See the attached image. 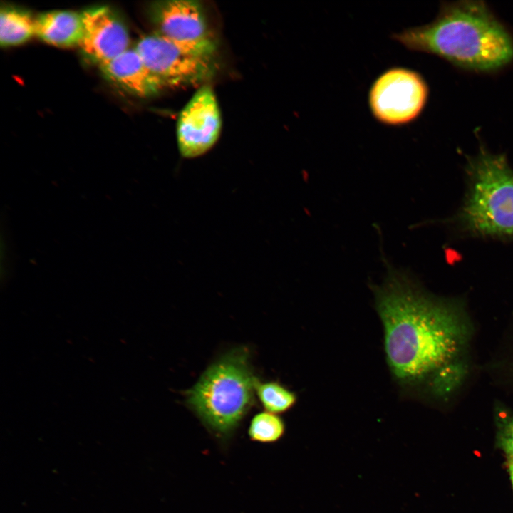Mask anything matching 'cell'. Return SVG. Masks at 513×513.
Instances as JSON below:
<instances>
[{
	"label": "cell",
	"instance_id": "14",
	"mask_svg": "<svg viewBox=\"0 0 513 513\" xmlns=\"http://www.w3.org/2000/svg\"><path fill=\"white\" fill-rule=\"evenodd\" d=\"M285 432V424L278 414L268 411L254 415L248 428L249 438L260 443H273L280 440Z\"/></svg>",
	"mask_w": 513,
	"mask_h": 513
},
{
	"label": "cell",
	"instance_id": "12",
	"mask_svg": "<svg viewBox=\"0 0 513 513\" xmlns=\"http://www.w3.org/2000/svg\"><path fill=\"white\" fill-rule=\"evenodd\" d=\"M36 35L35 19L23 10L3 7L0 13V43L2 46L21 44Z\"/></svg>",
	"mask_w": 513,
	"mask_h": 513
},
{
	"label": "cell",
	"instance_id": "13",
	"mask_svg": "<svg viewBox=\"0 0 513 513\" xmlns=\"http://www.w3.org/2000/svg\"><path fill=\"white\" fill-rule=\"evenodd\" d=\"M255 393L266 411L276 414L289 410L297 401L294 392L276 381L261 383L258 380Z\"/></svg>",
	"mask_w": 513,
	"mask_h": 513
},
{
	"label": "cell",
	"instance_id": "4",
	"mask_svg": "<svg viewBox=\"0 0 513 513\" xmlns=\"http://www.w3.org/2000/svg\"><path fill=\"white\" fill-rule=\"evenodd\" d=\"M249 353L246 348L227 353L186 393L189 407L221 440L232 435L254 403L258 379L251 369Z\"/></svg>",
	"mask_w": 513,
	"mask_h": 513
},
{
	"label": "cell",
	"instance_id": "9",
	"mask_svg": "<svg viewBox=\"0 0 513 513\" xmlns=\"http://www.w3.org/2000/svg\"><path fill=\"white\" fill-rule=\"evenodd\" d=\"M83 17V35L79 46L90 60L100 65L129 48L127 29L108 7L86 10Z\"/></svg>",
	"mask_w": 513,
	"mask_h": 513
},
{
	"label": "cell",
	"instance_id": "11",
	"mask_svg": "<svg viewBox=\"0 0 513 513\" xmlns=\"http://www.w3.org/2000/svg\"><path fill=\"white\" fill-rule=\"evenodd\" d=\"M83 28V13L72 11L46 12L35 19L36 35L58 47L80 46Z\"/></svg>",
	"mask_w": 513,
	"mask_h": 513
},
{
	"label": "cell",
	"instance_id": "5",
	"mask_svg": "<svg viewBox=\"0 0 513 513\" xmlns=\"http://www.w3.org/2000/svg\"><path fill=\"white\" fill-rule=\"evenodd\" d=\"M429 87L418 71L403 66L383 71L372 83L368 104L376 121L399 127L415 121L428 100Z\"/></svg>",
	"mask_w": 513,
	"mask_h": 513
},
{
	"label": "cell",
	"instance_id": "10",
	"mask_svg": "<svg viewBox=\"0 0 513 513\" xmlns=\"http://www.w3.org/2000/svg\"><path fill=\"white\" fill-rule=\"evenodd\" d=\"M99 66L107 79L133 95L148 97L165 88L147 67L135 48H128Z\"/></svg>",
	"mask_w": 513,
	"mask_h": 513
},
{
	"label": "cell",
	"instance_id": "1",
	"mask_svg": "<svg viewBox=\"0 0 513 513\" xmlns=\"http://www.w3.org/2000/svg\"><path fill=\"white\" fill-rule=\"evenodd\" d=\"M386 265L373 292L391 376L404 391L445 396L466 373L470 324L455 303L430 295L410 273Z\"/></svg>",
	"mask_w": 513,
	"mask_h": 513
},
{
	"label": "cell",
	"instance_id": "16",
	"mask_svg": "<svg viewBox=\"0 0 513 513\" xmlns=\"http://www.w3.org/2000/svg\"><path fill=\"white\" fill-rule=\"evenodd\" d=\"M509 472L513 487V458H510L509 460Z\"/></svg>",
	"mask_w": 513,
	"mask_h": 513
},
{
	"label": "cell",
	"instance_id": "6",
	"mask_svg": "<svg viewBox=\"0 0 513 513\" xmlns=\"http://www.w3.org/2000/svg\"><path fill=\"white\" fill-rule=\"evenodd\" d=\"M135 48L165 87L199 85L216 71L214 56L185 48L155 32L140 38Z\"/></svg>",
	"mask_w": 513,
	"mask_h": 513
},
{
	"label": "cell",
	"instance_id": "7",
	"mask_svg": "<svg viewBox=\"0 0 513 513\" xmlns=\"http://www.w3.org/2000/svg\"><path fill=\"white\" fill-rule=\"evenodd\" d=\"M150 14L156 33L185 48L214 56L216 41L200 1H156L150 6Z\"/></svg>",
	"mask_w": 513,
	"mask_h": 513
},
{
	"label": "cell",
	"instance_id": "8",
	"mask_svg": "<svg viewBox=\"0 0 513 513\" xmlns=\"http://www.w3.org/2000/svg\"><path fill=\"white\" fill-rule=\"evenodd\" d=\"M177 142L180 155L195 158L207 152L217 142L222 129V117L214 92L202 85L179 113Z\"/></svg>",
	"mask_w": 513,
	"mask_h": 513
},
{
	"label": "cell",
	"instance_id": "15",
	"mask_svg": "<svg viewBox=\"0 0 513 513\" xmlns=\"http://www.w3.org/2000/svg\"><path fill=\"white\" fill-rule=\"evenodd\" d=\"M499 441L503 450L513 458V417L507 418L502 422Z\"/></svg>",
	"mask_w": 513,
	"mask_h": 513
},
{
	"label": "cell",
	"instance_id": "3",
	"mask_svg": "<svg viewBox=\"0 0 513 513\" xmlns=\"http://www.w3.org/2000/svg\"><path fill=\"white\" fill-rule=\"evenodd\" d=\"M465 172V197L447 223L467 236L512 240L513 169L506 156L480 147Z\"/></svg>",
	"mask_w": 513,
	"mask_h": 513
},
{
	"label": "cell",
	"instance_id": "2",
	"mask_svg": "<svg viewBox=\"0 0 513 513\" xmlns=\"http://www.w3.org/2000/svg\"><path fill=\"white\" fill-rule=\"evenodd\" d=\"M391 38L410 51L475 72H494L513 60L512 34L481 1L444 2L432 21L393 33Z\"/></svg>",
	"mask_w": 513,
	"mask_h": 513
}]
</instances>
